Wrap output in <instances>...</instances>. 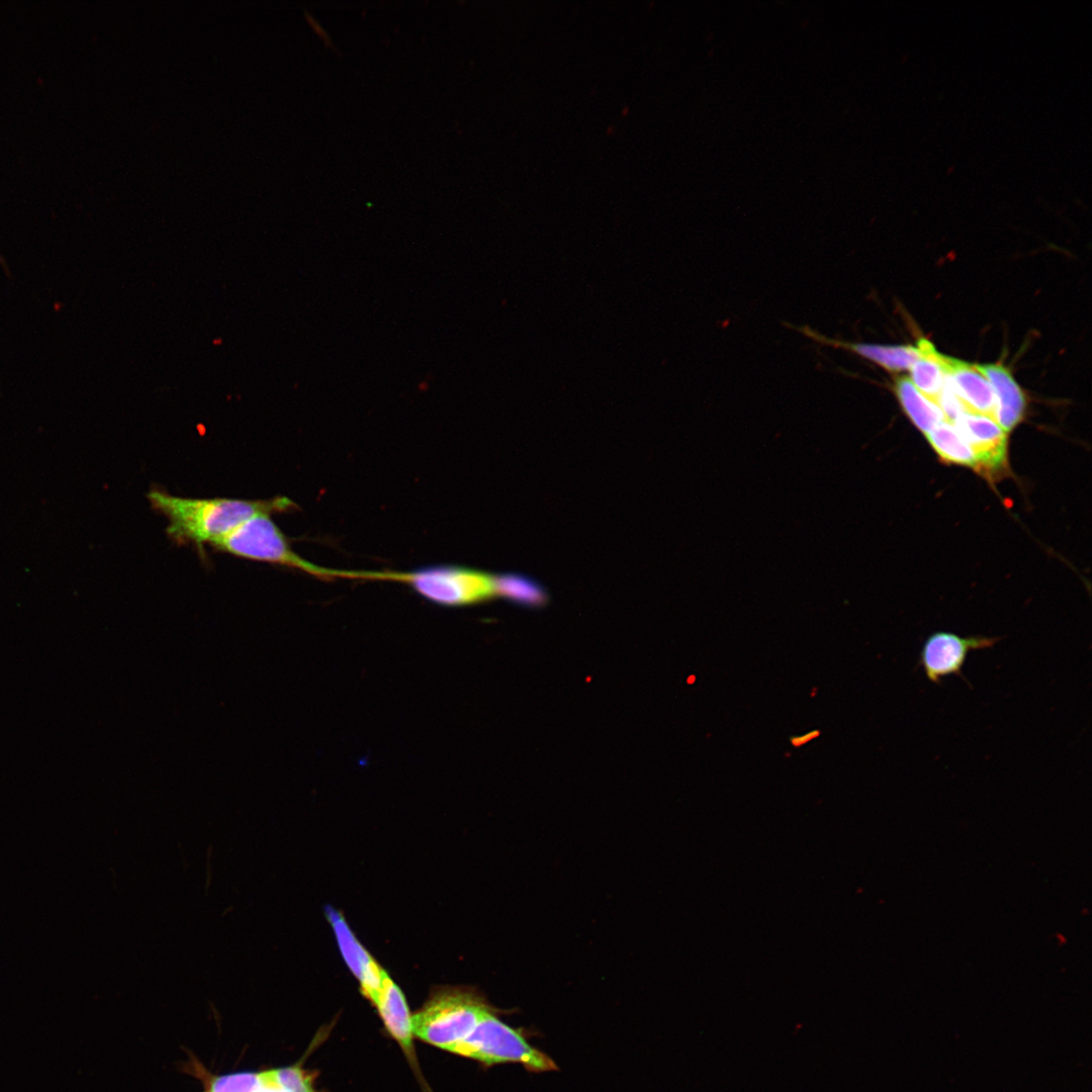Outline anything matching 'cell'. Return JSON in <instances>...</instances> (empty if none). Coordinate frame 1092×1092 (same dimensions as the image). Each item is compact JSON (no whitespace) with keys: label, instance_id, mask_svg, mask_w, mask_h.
Here are the masks:
<instances>
[{"label":"cell","instance_id":"6da1fadb","mask_svg":"<svg viewBox=\"0 0 1092 1092\" xmlns=\"http://www.w3.org/2000/svg\"><path fill=\"white\" fill-rule=\"evenodd\" d=\"M148 498L168 520V534L179 542L215 545L242 523L261 513L290 510L293 503L284 496L269 499L191 498L152 490Z\"/></svg>","mask_w":1092,"mask_h":1092},{"label":"cell","instance_id":"7a4b0ae2","mask_svg":"<svg viewBox=\"0 0 1092 1092\" xmlns=\"http://www.w3.org/2000/svg\"><path fill=\"white\" fill-rule=\"evenodd\" d=\"M350 578L402 582L427 600L448 607L496 597V574L460 565H433L411 571L351 570Z\"/></svg>","mask_w":1092,"mask_h":1092},{"label":"cell","instance_id":"3957f363","mask_svg":"<svg viewBox=\"0 0 1092 1092\" xmlns=\"http://www.w3.org/2000/svg\"><path fill=\"white\" fill-rule=\"evenodd\" d=\"M491 1011H494L493 1007L475 990L441 988L413 1014L414 1035L451 1053Z\"/></svg>","mask_w":1092,"mask_h":1092},{"label":"cell","instance_id":"277c9868","mask_svg":"<svg viewBox=\"0 0 1092 1092\" xmlns=\"http://www.w3.org/2000/svg\"><path fill=\"white\" fill-rule=\"evenodd\" d=\"M214 546L239 557L283 565L322 579L338 578L340 574V570L313 564L297 554L268 513L248 519Z\"/></svg>","mask_w":1092,"mask_h":1092},{"label":"cell","instance_id":"5b68a950","mask_svg":"<svg viewBox=\"0 0 1092 1092\" xmlns=\"http://www.w3.org/2000/svg\"><path fill=\"white\" fill-rule=\"evenodd\" d=\"M451 1053L476 1060L486 1066L520 1063L533 1072L555 1070V1063L533 1048L519 1030L500 1021L495 1011L484 1015L471 1033Z\"/></svg>","mask_w":1092,"mask_h":1092},{"label":"cell","instance_id":"8992f818","mask_svg":"<svg viewBox=\"0 0 1092 1092\" xmlns=\"http://www.w3.org/2000/svg\"><path fill=\"white\" fill-rule=\"evenodd\" d=\"M952 425L974 453V470L990 481L1001 479L1009 473L1007 433L994 420L963 412Z\"/></svg>","mask_w":1092,"mask_h":1092},{"label":"cell","instance_id":"52a82bcc","mask_svg":"<svg viewBox=\"0 0 1092 1092\" xmlns=\"http://www.w3.org/2000/svg\"><path fill=\"white\" fill-rule=\"evenodd\" d=\"M1000 640V637H962L951 632L937 631L924 641L919 663L928 680L935 685L948 675L965 679L962 669L969 653L991 648Z\"/></svg>","mask_w":1092,"mask_h":1092},{"label":"cell","instance_id":"ba28073f","mask_svg":"<svg viewBox=\"0 0 1092 1092\" xmlns=\"http://www.w3.org/2000/svg\"><path fill=\"white\" fill-rule=\"evenodd\" d=\"M944 370L945 382L964 411L994 420L996 411L994 391L977 366L944 355Z\"/></svg>","mask_w":1092,"mask_h":1092},{"label":"cell","instance_id":"9c48e42d","mask_svg":"<svg viewBox=\"0 0 1092 1092\" xmlns=\"http://www.w3.org/2000/svg\"><path fill=\"white\" fill-rule=\"evenodd\" d=\"M328 916L348 967L359 980L364 996L372 1002L388 975L358 942L339 913L330 909Z\"/></svg>","mask_w":1092,"mask_h":1092},{"label":"cell","instance_id":"30bf717a","mask_svg":"<svg viewBox=\"0 0 1092 1092\" xmlns=\"http://www.w3.org/2000/svg\"><path fill=\"white\" fill-rule=\"evenodd\" d=\"M372 1004L388 1033L397 1041L412 1065L417 1066L413 1038V1015L398 986L387 976Z\"/></svg>","mask_w":1092,"mask_h":1092},{"label":"cell","instance_id":"8fae6325","mask_svg":"<svg viewBox=\"0 0 1092 1092\" xmlns=\"http://www.w3.org/2000/svg\"><path fill=\"white\" fill-rule=\"evenodd\" d=\"M988 379L996 399L995 422L1005 433L1014 430L1026 411L1025 395L1009 370L1002 364L976 365Z\"/></svg>","mask_w":1092,"mask_h":1092},{"label":"cell","instance_id":"7c38bea8","mask_svg":"<svg viewBox=\"0 0 1092 1092\" xmlns=\"http://www.w3.org/2000/svg\"><path fill=\"white\" fill-rule=\"evenodd\" d=\"M803 333L824 345L854 353L891 372L910 369L918 358V350L913 346L844 342L826 338L808 328Z\"/></svg>","mask_w":1092,"mask_h":1092},{"label":"cell","instance_id":"4fadbf2b","mask_svg":"<svg viewBox=\"0 0 1092 1092\" xmlns=\"http://www.w3.org/2000/svg\"><path fill=\"white\" fill-rule=\"evenodd\" d=\"M916 348L918 358L910 367L912 383L921 394L937 405L946 379L944 355L926 339H920Z\"/></svg>","mask_w":1092,"mask_h":1092},{"label":"cell","instance_id":"5bb4252c","mask_svg":"<svg viewBox=\"0 0 1092 1092\" xmlns=\"http://www.w3.org/2000/svg\"><path fill=\"white\" fill-rule=\"evenodd\" d=\"M894 390L904 413L924 435L946 421L940 407L921 394L908 377H898Z\"/></svg>","mask_w":1092,"mask_h":1092},{"label":"cell","instance_id":"9a60e30c","mask_svg":"<svg viewBox=\"0 0 1092 1092\" xmlns=\"http://www.w3.org/2000/svg\"><path fill=\"white\" fill-rule=\"evenodd\" d=\"M925 437L940 460L975 468V457L971 447L949 422H940Z\"/></svg>","mask_w":1092,"mask_h":1092},{"label":"cell","instance_id":"2e32d148","mask_svg":"<svg viewBox=\"0 0 1092 1092\" xmlns=\"http://www.w3.org/2000/svg\"><path fill=\"white\" fill-rule=\"evenodd\" d=\"M496 596L529 606H540L546 599L539 584L518 574H496Z\"/></svg>","mask_w":1092,"mask_h":1092},{"label":"cell","instance_id":"e0dca14e","mask_svg":"<svg viewBox=\"0 0 1092 1092\" xmlns=\"http://www.w3.org/2000/svg\"><path fill=\"white\" fill-rule=\"evenodd\" d=\"M273 1081V1070L260 1073H237L215 1078L208 1092H256Z\"/></svg>","mask_w":1092,"mask_h":1092}]
</instances>
